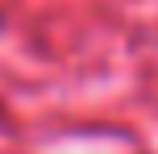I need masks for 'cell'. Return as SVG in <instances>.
Returning a JSON list of instances; mask_svg holds the SVG:
<instances>
[{
    "mask_svg": "<svg viewBox=\"0 0 158 154\" xmlns=\"http://www.w3.org/2000/svg\"><path fill=\"white\" fill-rule=\"evenodd\" d=\"M0 25H4V13H0Z\"/></svg>",
    "mask_w": 158,
    "mask_h": 154,
    "instance_id": "cell-1",
    "label": "cell"
}]
</instances>
